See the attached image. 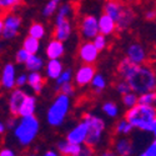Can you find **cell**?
<instances>
[{
	"instance_id": "7a4b0ae2",
	"label": "cell",
	"mask_w": 156,
	"mask_h": 156,
	"mask_svg": "<svg viewBox=\"0 0 156 156\" xmlns=\"http://www.w3.org/2000/svg\"><path fill=\"white\" fill-rule=\"evenodd\" d=\"M125 119L131 122L135 129L145 133H151L154 121L156 119V106L137 104L126 110Z\"/></svg>"
},
{
	"instance_id": "bcb514c9",
	"label": "cell",
	"mask_w": 156,
	"mask_h": 156,
	"mask_svg": "<svg viewBox=\"0 0 156 156\" xmlns=\"http://www.w3.org/2000/svg\"><path fill=\"white\" fill-rule=\"evenodd\" d=\"M151 134L154 135V139H156V119L154 121V125H152V130H151Z\"/></svg>"
},
{
	"instance_id": "52a82bcc",
	"label": "cell",
	"mask_w": 156,
	"mask_h": 156,
	"mask_svg": "<svg viewBox=\"0 0 156 156\" xmlns=\"http://www.w3.org/2000/svg\"><path fill=\"white\" fill-rule=\"evenodd\" d=\"M71 31H73V27H71L70 16H62L60 14H56L55 24H54V33H53L54 37L61 41H66L69 40Z\"/></svg>"
},
{
	"instance_id": "4dcf8cb0",
	"label": "cell",
	"mask_w": 156,
	"mask_h": 156,
	"mask_svg": "<svg viewBox=\"0 0 156 156\" xmlns=\"http://www.w3.org/2000/svg\"><path fill=\"white\" fill-rule=\"evenodd\" d=\"M139 104H144V105H151L156 106V90L146 91L139 95Z\"/></svg>"
},
{
	"instance_id": "7c38bea8",
	"label": "cell",
	"mask_w": 156,
	"mask_h": 156,
	"mask_svg": "<svg viewBox=\"0 0 156 156\" xmlns=\"http://www.w3.org/2000/svg\"><path fill=\"white\" fill-rule=\"evenodd\" d=\"M27 93L21 90V87H16L12 89L11 93L9 95V100H8V106H9V112L11 116H19L20 112V108L23 105V102L27 98Z\"/></svg>"
},
{
	"instance_id": "9a60e30c",
	"label": "cell",
	"mask_w": 156,
	"mask_h": 156,
	"mask_svg": "<svg viewBox=\"0 0 156 156\" xmlns=\"http://www.w3.org/2000/svg\"><path fill=\"white\" fill-rule=\"evenodd\" d=\"M83 146L84 145H81V144H74V142H70L66 139L60 140L58 142V145H56L59 154L64 155V156H81Z\"/></svg>"
},
{
	"instance_id": "ffe728a7",
	"label": "cell",
	"mask_w": 156,
	"mask_h": 156,
	"mask_svg": "<svg viewBox=\"0 0 156 156\" xmlns=\"http://www.w3.org/2000/svg\"><path fill=\"white\" fill-rule=\"evenodd\" d=\"M64 71V65L60 59H49L45 65V75L50 80H56Z\"/></svg>"
},
{
	"instance_id": "e0dca14e",
	"label": "cell",
	"mask_w": 156,
	"mask_h": 156,
	"mask_svg": "<svg viewBox=\"0 0 156 156\" xmlns=\"http://www.w3.org/2000/svg\"><path fill=\"white\" fill-rule=\"evenodd\" d=\"M99 29H100L101 34L110 36L115 31H118V24H116V20L114 18H111L109 14L102 12L99 16Z\"/></svg>"
},
{
	"instance_id": "d6a6232c",
	"label": "cell",
	"mask_w": 156,
	"mask_h": 156,
	"mask_svg": "<svg viewBox=\"0 0 156 156\" xmlns=\"http://www.w3.org/2000/svg\"><path fill=\"white\" fill-rule=\"evenodd\" d=\"M55 90H56V91H59V93H61V94L69 95V96H73L75 94V86L73 85L71 81L61 84V85H56L55 86Z\"/></svg>"
},
{
	"instance_id": "5b68a950",
	"label": "cell",
	"mask_w": 156,
	"mask_h": 156,
	"mask_svg": "<svg viewBox=\"0 0 156 156\" xmlns=\"http://www.w3.org/2000/svg\"><path fill=\"white\" fill-rule=\"evenodd\" d=\"M83 119L89 124V134H87L85 144L95 147L102 140V136L106 130V124L102 120V118H100L98 115H94L91 112L84 114Z\"/></svg>"
},
{
	"instance_id": "30bf717a",
	"label": "cell",
	"mask_w": 156,
	"mask_h": 156,
	"mask_svg": "<svg viewBox=\"0 0 156 156\" xmlns=\"http://www.w3.org/2000/svg\"><path fill=\"white\" fill-rule=\"evenodd\" d=\"M79 59L84 64H95L99 59L100 51L95 46L93 40H85L80 46H79Z\"/></svg>"
},
{
	"instance_id": "c3c4849f",
	"label": "cell",
	"mask_w": 156,
	"mask_h": 156,
	"mask_svg": "<svg viewBox=\"0 0 156 156\" xmlns=\"http://www.w3.org/2000/svg\"><path fill=\"white\" fill-rule=\"evenodd\" d=\"M155 9H156V3H155Z\"/></svg>"
},
{
	"instance_id": "8d00e7d4",
	"label": "cell",
	"mask_w": 156,
	"mask_h": 156,
	"mask_svg": "<svg viewBox=\"0 0 156 156\" xmlns=\"http://www.w3.org/2000/svg\"><path fill=\"white\" fill-rule=\"evenodd\" d=\"M21 0H0V6L3 10H11L19 6Z\"/></svg>"
},
{
	"instance_id": "7402d4cb",
	"label": "cell",
	"mask_w": 156,
	"mask_h": 156,
	"mask_svg": "<svg viewBox=\"0 0 156 156\" xmlns=\"http://www.w3.org/2000/svg\"><path fill=\"white\" fill-rule=\"evenodd\" d=\"M124 8L125 4L120 0H106L105 4H104V12H106L111 18L118 20Z\"/></svg>"
},
{
	"instance_id": "ba28073f",
	"label": "cell",
	"mask_w": 156,
	"mask_h": 156,
	"mask_svg": "<svg viewBox=\"0 0 156 156\" xmlns=\"http://www.w3.org/2000/svg\"><path fill=\"white\" fill-rule=\"evenodd\" d=\"M80 34L84 40H93L98 34H100L99 18L94 15H85L80 21Z\"/></svg>"
},
{
	"instance_id": "f1b7e54d",
	"label": "cell",
	"mask_w": 156,
	"mask_h": 156,
	"mask_svg": "<svg viewBox=\"0 0 156 156\" xmlns=\"http://www.w3.org/2000/svg\"><path fill=\"white\" fill-rule=\"evenodd\" d=\"M60 2L61 0H49L43 8V11H41L43 16L44 18H50V16H53L55 12H58V10L60 8Z\"/></svg>"
},
{
	"instance_id": "b9f144b4",
	"label": "cell",
	"mask_w": 156,
	"mask_h": 156,
	"mask_svg": "<svg viewBox=\"0 0 156 156\" xmlns=\"http://www.w3.org/2000/svg\"><path fill=\"white\" fill-rule=\"evenodd\" d=\"M145 19L147 21H154L156 20V9H151V10H147L145 12Z\"/></svg>"
},
{
	"instance_id": "3957f363",
	"label": "cell",
	"mask_w": 156,
	"mask_h": 156,
	"mask_svg": "<svg viewBox=\"0 0 156 156\" xmlns=\"http://www.w3.org/2000/svg\"><path fill=\"white\" fill-rule=\"evenodd\" d=\"M39 131H40V122L35 115H30L20 118L15 129L12 130V134L21 147H28L34 142Z\"/></svg>"
},
{
	"instance_id": "d6986e66",
	"label": "cell",
	"mask_w": 156,
	"mask_h": 156,
	"mask_svg": "<svg viewBox=\"0 0 156 156\" xmlns=\"http://www.w3.org/2000/svg\"><path fill=\"white\" fill-rule=\"evenodd\" d=\"M114 152L120 156H130L134 154L133 141L129 137H120L114 142Z\"/></svg>"
},
{
	"instance_id": "d590c367",
	"label": "cell",
	"mask_w": 156,
	"mask_h": 156,
	"mask_svg": "<svg viewBox=\"0 0 156 156\" xmlns=\"http://www.w3.org/2000/svg\"><path fill=\"white\" fill-rule=\"evenodd\" d=\"M30 55H31V54L29 53L27 49L21 48L20 50H18V53L15 54V61H16L18 64H25V62H27V60L29 59Z\"/></svg>"
},
{
	"instance_id": "6da1fadb",
	"label": "cell",
	"mask_w": 156,
	"mask_h": 156,
	"mask_svg": "<svg viewBox=\"0 0 156 156\" xmlns=\"http://www.w3.org/2000/svg\"><path fill=\"white\" fill-rule=\"evenodd\" d=\"M118 74L130 84L133 91L139 95L156 90V71L149 65H135L125 56L118 64Z\"/></svg>"
},
{
	"instance_id": "ac0fdd59",
	"label": "cell",
	"mask_w": 156,
	"mask_h": 156,
	"mask_svg": "<svg viewBox=\"0 0 156 156\" xmlns=\"http://www.w3.org/2000/svg\"><path fill=\"white\" fill-rule=\"evenodd\" d=\"M65 54V46L64 41L58 40V39L53 37L48 43L46 49H45V55L48 59H61Z\"/></svg>"
},
{
	"instance_id": "7dc6e473",
	"label": "cell",
	"mask_w": 156,
	"mask_h": 156,
	"mask_svg": "<svg viewBox=\"0 0 156 156\" xmlns=\"http://www.w3.org/2000/svg\"><path fill=\"white\" fill-rule=\"evenodd\" d=\"M5 130H6V129H5V124H4V122H0V134L3 135V134L5 133Z\"/></svg>"
},
{
	"instance_id": "d4e9b609",
	"label": "cell",
	"mask_w": 156,
	"mask_h": 156,
	"mask_svg": "<svg viewBox=\"0 0 156 156\" xmlns=\"http://www.w3.org/2000/svg\"><path fill=\"white\" fill-rule=\"evenodd\" d=\"M23 48L27 49L30 54H37L39 50H40V40L34 36L28 35L23 41Z\"/></svg>"
},
{
	"instance_id": "1f68e13d",
	"label": "cell",
	"mask_w": 156,
	"mask_h": 156,
	"mask_svg": "<svg viewBox=\"0 0 156 156\" xmlns=\"http://www.w3.org/2000/svg\"><path fill=\"white\" fill-rule=\"evenodd\" d=\"M122 104L126 109H130V108L137 105L139 104V94L131 90V91H129L127 94L122 95Z\"/></svg>"
},
{
	"instance_id": "836d02e7",
	"label": "cell",
	"mask_w": 156,
	"mask_h": 156,
	"mask_svg": "<svg viewBox=\"0 0 156 156\" xmlns=\"http://www.w3.org/2000/svg\"><path fill=\"white\" fill-rule=\"evenodd\" d=\"M93 41H94V44H95V46L98 48V50L100 51H104L106 49V46H108V40H106V35H104V34H98L94 39H93Z\"/></svg>"
},
{
	"instance_id": "f6af8a7d",
	"label": "cell",
	"mask_w": 156,
	"mask_h": 156,
	"mask_svg": "<svg viewBox=\"0 0 156 156\" xmlns=\"http://www.w3.org/2000/svg\"><path fill=\"white\" fill-rule=\"evenodd\" d=\"M58 154H59V151L56 152V151H54V150H48V151H45V156H58Z\"/></svg>"
},
{
	"instance_id": "83f0119b",
	"label": "cell",
	"mask_w": 156,
	"mask_h": 156,
	"mask_svg": "<svg viewBox=\"0 0 156 156\" xmlns=\"http://www.w3.org/2000/svg\"><path fill=\"white\" fill-rule=\"evenodd\" d=\"M134 129L135 127L133 126V124L124 118L122 120L116 122V125H115V133L118 135H124L125 136V135H129Z\"/></svg>"
},
{
	"instance_id": "f546056e",
	"label": "cell",
	"mask_w": 156,
	"mask_h": 156,
	"mask_svg": "<svg viewBox=\"0 0 156 156\" xmlns=\"http://www.w3.org/2000/svg\"><path fill=\"white\" fill-rule=\"evenodd\" d=\"M45 34H46V30L41 23H33L28 30V35L34 36V37L39 39V40H41V39L45 36Z\"/></svg>"
},
{
	"instance_id": "4316f807",
	"label": "cell",
	"mask_w": 156,
	"mask_h": 156,
	"mask_svg": "<svg viewBox=\"0 0 156 156\" xmlns=\"http://www.w3.org/2000/svg\"><path fill=\"white\" fill-rule=\"evenodd\" d=\"M102 112L105 114L108 118L110 119H115L118 118L119 114H120V110H119V106L116 105L114 101H106L102 104V108H101Z\"/></svg>"
},
{
	"instance_id": "cb8c5ba5",
	"label": "cell",
	"mask_w": 156,
	"mask_h": 156,
	"mask_svg": "<svg viewBox=\"0 0 156 156\" xmlns=\"http://www.w3.org/2000/svg\"><path fill=\"white\" fill-rule=\"evenodd\" d=\"M24 65H25V69L29 71H40V70L45 69L46 64L44 62L41 56H39L37 54H31Z\"/></svg>"
},
{
	"instance_id": "ab89813d",
	"label": "cell",
	"mask_w": 156,
	"mask_h": 156,
	"mask_svg": "<svg viewBox=\"0 0 156 156\" xmlns=\"http://www.w3.org/2000/svg\"><path fill=\"white\" fill-rule=\"evenodd\" d=\"M71 12H73V6L70 4H62V5H60L56 14H60L62 16H70Z\"/></svg>"
},
{
	"instance_id": "8fae6325",
	"label": "cell",
	"mask_w": 156,
	"mask_h": 156,
	"mask_svg": "<svg viewBox=\"0 0 156 156\" xmlns=\"http://www.w3.org/2000/svg\"><path fill=\"white\" fill-rule=\"evenodd\" d=\"M87 134H89V124L83 119L66 134V137L65 139L70 142H74V144L84 145L86 141V137H87Z\"/></svg>"
},
{
	"instance_id": "2e32d148",
	"label": "cell",
	"mask_w": 156,
	"mask_h": 156,
	"mask_svg": "<svg viewBox=\"0 0 156 156\" xmlns=\"http://www.w3.org/2000/svg\"><path fill=\"white\" fill-rule=\"evenodd\" d=\"M135 18H136L135 11L131 8H130V6H126L125 5V8L122 9L119 19L116 20V24H118V31H125V30H127L134 24Z\"/></svg>"
},
{
	"instance_id": "44dd1931",
	"label": "cell",
	"mask_w": 156,
	"mask_h": 156,
	"mask_svg": "<svg viewBox=\"0 0 156 156\" xmlns=\"http://www.w3.org/2000/svg\"><path fill=\"white\" fill-rule=\"evenodd\" d=\"M28 85L35 94H40L44 89L45 80L40 71H30L28 74Z\"/></svg>"
},
{
	"instance_id": "8992f818",
	"label": "cell",
	"mask_w": 156,
	"mask_h": 156,
	"mask_svg": "<svg viewBox=\"0 0 156 156\" xmlns=\"http://www.w3.org/2000/svg\"><path fill=\"white\" fill-rule=\"evenodd\" d=\"M21 28V18L14 12H8L6 15H3L0 20V33L4 40H12L19 34Z\"/></svg>"
},
{
	"instance_id": "ee69618b",
	"label": "cell",
	"mask_w": 156,
	"mask_h": 156,
	"mask_svg": "<svg viewBox=\"0 0 156 156\" xmlns=\"http://www.w3.org/2000/svg\"><path fill=\"white\" fill-rule=\"evenodd\" d=\"M14 155H15V152L10 147H4L0 150V156H14Z\"/></svg>"
},
{
	"instance_id": "484cf974",
	"label": "cell",
	"mask_w": 156,
	"mask_h": 156,
	"mask_svg": "<svg viewBox=\"0 0 156 156\" xmlns=\"http://www.w3.org/2000/svg\"><path fill=\"white\" fill-rule=\"evenodd\" d=\"M91 89H93V91L95 94H101L104 90L106 89V79H105V76H104L102 74H99L96 73V75L94 76V79L91 81Z\"/></svg>"
},
{
	"instance_id": "4fadbf2b",
	"label": "cell",
	"mask_w": 156,
	"mask_h": 156,
	"mask_svg": "<svg viewBox=\"0 0 156 156\" xmlns=\"http://www.w3.org/2000/svg\"><path fill=\"white\" fill-rule=\"evenodd\" d=\"M126 58L135 65H142L147 60V54L140 43H131L126 49Z\"/></svg>"
},
{
	"instance_id": "f35d334b",
	"label": "cell",
	"mask_w": 156,
	"mask_h": 156,
	"mask_svg": "<svg viewBox=\"0 0 156 156\" xmlns=\"http://www.w3.org/2000/svg\"><path fill=\"white\" fill-rule=\"evenodd\" d=\"M140 155L141 156H156V139H154V141H151Z\"/></svg>"
},
{
	"instance_id": "e575fe53",
	"label": "cell",
	"mask_w": 156,
	"mask_h": 156,
	"mask_svg": "<svg viewBox=\"0 0 156 156\" xmlns=\"http://www.w3.org/2000/svg\"><path fill=\"white\" fill-rule=\"evenodd\" d=\"M74 79V74L71 69H64V71L61 73V75L56 79V85H61L65 83H69Z\"/></svg>"
},
{
	"instance_id": "277c9868",
	"label": "cell",
	"mask_w": 156,
	"mask_h": 156,
	"mask_svg": "<svg viewBox=\"0 0 156 156\" xmlns=\"http://www.w3.org/2000/svg\"><path fill=\"white\" fill-rule=\"evenodd\" d=\"M70 98L71 96L69 95L59 93L53 100V102L50 104V106L46 111V121L50 126L59 127L65 122L66 116L70 111V105H71Z\"/></svg>"
},
{
	"instance_id": "9c48e42d",
	"label": "cell",
	"mask_w": 156,
	"mask_h": 156,
	"mask_svg": "<svg viewBox=\"0 0 156 156\" xmlns=\"http://www.w3.org/2000/svg\"><path fill=\"white\" fill-rule=\"evenodd\" d=\"M96 75V69L94 66V64H84L81 66H79V69L76 70V73L74 74V81L76 86H87L91 84L94 76Z\"/></svg>"
},
{
	"instance_id": "7bdbcfd3",
	"label": "cell",
	"mask_w": 156,
	"mask_h": 156,
	"mask_svg": "<svg viewBox=\"0 0 156 156\" xmlns=\"http://www.w3.org/2000/svg\"><path fill=\"white\" fill-rule=\"evenodd\" d=\"M16 124H18L16 116H11V118L6 121V126H8V129H9V130H14V129H15V126H16Z\"/></svg>"
},
{
	"instance_id": "5bb4252c",
	"label": "cell",
	"mask_w": 156,
	"mask_h": 156,
	"mask_svg": "<svg viewBox=\"0 0 156 156\" xmlns=\"http://www.w3.org/2000/svg\"><path fill=\"white\" fill-rule=\"evenodd\" d=\"M16 69L12 62H6L2 70V86L5 90L16 87Z\"/></svg>"
},
{
	"instance_id": "60d3db41",
	"label": "cell",
	"mask_w": 156,
	"mask_h": 156,
	"mask_svg": "<svg viewBox=\"0 0 156 156\" xmlns=\"http://www.w3.org/2000/svg\"><path fill=\"white\" fill-rule=\"evenodd\" d=\"M28 84V74H19L16 77V87H23Z\"/></svg>"
},
{
	"instance_id": "74e56055",
	"label": "cell",
	"mask_w": 156,
	"mask_h": 156,
	"mask_svg": "<svg viewBox=\"0 0 156 156\" xmlns=\"http://www.w3.org/2000/svg\"><path fill=\"white\" fill-rule=\"evenodd\" d=\"M116 90H118V93L122 96V95L127 94L129 91H131V86H130V84L125 79H122V80H120L118 84H116Z\"/></svg>"
},
{
	"instance_id": "603a6c76",
	"label": "cell",
	"mask_w": 156,
	"mask_h": 156,
	"mask_svg": "<svg viewBox=\"0 0 156 156\" xmlns=\"http://www.w3.org/2000/svg\"><path fill=\"white\" fill-rule=\"evenodd\" d=\"M36 110V98L34 95L28 94L27 98H25L23 105L20 108V112H19V118H23V116H30L34 115Z\"/></svg>"
}]
</instances>
